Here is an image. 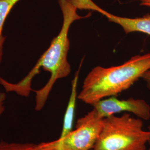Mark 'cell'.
I'll return each mask as SVG.
<instances>
[{
  "mask_svg": "<svg viewBox=\"0 0 150 150\" xmlns=\"http://www.w3.org/2000/svg\"><path fill=\"white\" fill-rule=\"evenodd\" d=\"M59 4L63 15L61 30L31 71L21 81L16 83L8 82L0 77V84L7 92H15L21 96L27 97L32 90V80L40 73V69L42 68L49 72L51 75L46 84L38 90H33L36 93L35 109L37 111H41L45 105L56 81L67 77L71 72V66L67 59L70 45L68 35L71 25L75 21L86 18L91 15L89 13L86 16H80L77 13V8L71 0H59Z\"/></svg>",
  "mask_w": 150,
  "mask_h": 150,
  "instance_id": "1",
  "label": "cell"
},
{
  "mask_svg": "<svg viewBox=\"0 0 150 150\" xmlns=\"http://www.w3.org/2000/svg\"><path fill=\"white\" fill-rule=\"evenodd\" d=\"M150 70V54L134 56L118 66H96L87 75L77 98L92 105L106 97L116 96Z\"/></svg>",
  "mask_w": 150,
  "mask_h": 150,
  "instance_id": "2",
  "label": "cell"
},
{
  "mask_svg": "<svg viewBox=\"0 0 150 150\" xmlns=\"http://www.w3.org/2000/svg\"><path fill=\"white\" fill-rule=\"evenodd\" d=\"M143 120L130 113L103 118V126L92 150H146L150 132L144 129Z\"/></svg>",
  "mask_w": 150,
  "mask_h": 150,
  "instance_id": "3",
  "label": "cell"
},
{
  "mask_svg": "<svg viewBox=\"0 0 150 150\" xmlns=\"http://www.w3.org/2000/svg\"><path fill=\"white\" fill-rule=\"evenodd\" d=\"M103 120L91 111L77 120L74 130L56 140L36 144L35 150H92L101 131Z\"/></svg>",
  "mask_w": 150,
  "mask_h": 150,
  "instance_id": "4",
  "label": "cell"
},
{
  "mask_svg": "<svg viewBox=\"0 0 150 150\" xmlns=\"http://www.w3.org/2000/svg\"><path fill=\"white\" fill-rule=\"evenodd\" d=\"M91 106H93L92 111L100 119L121 112L132 113L142 120L147 121L150 119V106L142 99L130 98L119 100L115 96L109 97Z\"/></svg>",
  "mask_w": 150,
  "mask_h": 150,
  "instance_id": "5",
  "label": "cell"
},
{
  "mask_svg": "<svg viewBox=\"0 0 150 150\" xmlns=\"http://www.w3.org/2000/svg\"><path fill=\"white\" fill-rule=\"evenodd\" d=\"M101 14L106 17L109 21L119 25L126 34L139 32L150 35V14L140 17L128 18L114 15L104 10Z\"/></svg>",
  "mask_w": 150,
  "mask_h": 150,
  "instance_id": "6",
  "label": "cell"
},
{
  "mask_svg": "<svg viewBox=\"0 0 150 150\" xmlns=\"http://www.w3.org/2000/svg\"><path fill=\"white\" fill-rule=\"evenodd\" d=\"M83 62V59L81 61L79 70L75 73L74 79L71 82V92L70 94V98L67 104L66 111L64 113V121L62 125V131L59 137H62L70 132L73 128L74 116H75V108L76 104V100L77 98V85L79 76L80 71L81 67Z\"/></svg>",
  "mask_w": 150,
  "mask_h": 150,
  "instance_id": "7",
  "label": "cell"
},
{
  "mask_svg": "<svg viewBox=\"0 0 150 150\" xmlns=\"http://www.w3.org/2000/svg\"><path fill=\"white\" fill-rule=\"evenodd\" d=\"M20 1L0 0V64L2 57L3 46L5 41V37L2 35L4 24L12 9Z\"/></svg>",
  "mask_w": 150,
  "mask_h": 150,
  "instance_id": "8",
  "label": "cell"
},
{
  "mask_svg": "<svg viewBox=\"0 0 150 150\" xmlns=\"http://www.w3.org/2000/svg\"><path fill=\"white\" fill-rule=\"evenodd\" d=\"M36 144L32 143L0 142V150H35Z\"/></svg>",
  "mask_w": 150,
  "mask_h": 150,
  "instance_id": "9",
  "label": "cell"
},
{
  "mask_svg": "<svg viewBox=\"0 0 150 150\" xmlns=\"http://www.w3.org/2000/svg\"><path fill=\"white\" fill-rule=\"evenodd\" d=\"M72 4L77 9L90 10L100 13L102 8L96 5L92 0H71Z\"/></svg>",
  "mask_w": 150,
  "mask_h": 150,
  "instance_id": "10",
  "label": "cell"
},
{
  "mask_svg": "<svg viewBox=\"0 0 150 150\" xmlns=\"http://www.w3.org/2000/svg\"><path fill=\"white\" fill-rule=\"evenodd\" d=\"M6 96L5 93L0 92V117L2 115V113L4 112L5 110V102Z\"/></svg>",
  "mask_w": 150,
  "mask_h": 150,
  "instance_id": "11",
  "label": "cell"
},
{
  "mask_svg": "<svg viewBox=\"0 0 150 150\" xmlns=\"http://www.w3.org/2000/svg\"><path fill=\"white\" fill-rule=\"evenodd\" d=\"M142 78L146 82L147 88L150 90V70L145 73L144 75L142 76Z\"/></svg>",
  "mask_w": 150,
  "mask_h": 150,
  "instance_id": "12",
  "label": "cell"
},
{
  "mask_svg": "<svg viewBox=\"0 0 150 150\" xmlns=\"http://www.w3.org/2000/svg\"><path fill=\"white\" fill-rule=\"evenodd\" d=\"M140 5L150 7V0H139Z\"/></svg>",
  "mask_w": 150,
  "mask_h": 150,
  "instance_id": "13",
  "label": "cell"
},
{
  "mask_svg": "<svg viewBox=\"0 0 150 150\" xmlns=\"http://www.w3.org/2000/svg\"><path fill=\"white\" fill-rule=\"evenodd\" d=\"M149 131H150V126L149 127ZM149 144H150V139H149Z\"/></svg>",
  "mask_w": 150,
  "mask_h": 150,
  "instance_id": "14",
  "label": "cell"
},
{
  "mask_svg": "<svg viewBox=\"0 0 150 150\" xmlns=\"http://www.w3.org/2000/svg\"><path fill=\"white\" fill-rule=\"evenodd\" d=\"M149 150H150V148L149 149Z\"/></svg>",
  "mask_w": 150,
  "mask_h": 150,
  "instance_id": "15",
  "label": "cell"
},
{
  "mask_svg": "<svg viewBox=\"0 0 150 150\" xmlns=\"http://www.w3.org/2000/svg\"></svg>",
  "mask_w": 150,
  "mask_h": 150,
  "instance_id": "16",
  "label": "cell"
}]
</instances>
